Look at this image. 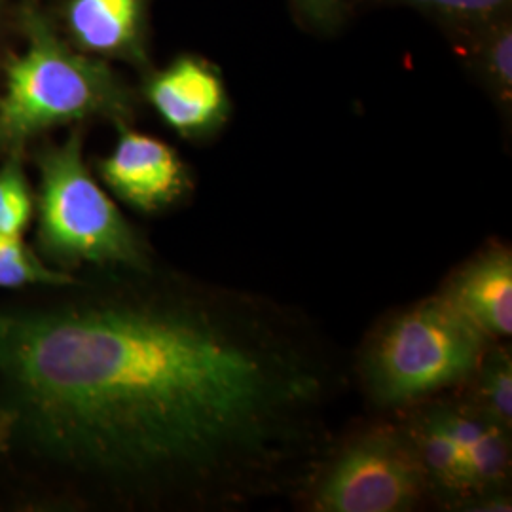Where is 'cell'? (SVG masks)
<instances>
[{"instance_id":"cell-11","label":"cell","mask_w":512,"mask_h":512,"mask_svg":"<svg viewBox=\"0 0 512 512\" xmlns=\"http://www.w3.org/2000/svg\"><path fill=\"white\" fill-rule=\"evenodd\" d=\"M403 423L404 431L420 461L429 494L448 509L471 495V484L465 471V459L456 440L448 433L440 418L437 403L421 404Z\"/></svg>"},{"instance_id":"cell-16","label":"cell","mask_w":512,"mask_h":512,"mask_svg":"<svg viewBox=\"0 0 512 512\" xmlns=\"http://www.w3.org/2000/svg\"><path fill=\"white\" fill-rule=\"evenodd\" d=\"M35 217V196L21 164V152L0 167V236H23Z\"/></svg>"},{"instance_id":"cell-7","label":"cell","mask_w":512,"mask_h":512,"mask_svg":"<svg viewBox=\"0 0 512 512\" xmlns=\"http://www.w3.org/2000/svg\"><path fill=\"white\" fill-rule=\"evenodd\" d=\"M143 92L165 124L190 141L215 137L232 114L219 67L202 55L175 57L148 76Z\"/></svg>"},{"instance_id":"cell-2","label":"cell","mask_w":512,"mask_h":512,"mask_svg":"<svg viewBox=\"0 0 512 512\" xmlns=\"http://www.w3.org/2000/svg\"><path fill=\"white\" fill-rule=\"evenodd\" d=\"M23 31L27 48L10 61L0 95V150L14 154L46 129L90 118L128 124L135 97L105 59L65 44L33 8Z\"/></svg>"},{"instance_id":"cell-6","label":"cell","mask_w":512,"mask_h":512,"mask_svg":"<svg viewBox=\"0 0 512 512\" xmlns=\"http://www.w3.org/2000/svg\"><path fill=\"white\" fill-rule=\"evenodd\" d=\"M112 194L141 213H160L181 202L192 188L190 169L164 141L118 124V139L99 165Z\"/></svg>"},{"instance_id":"cell-8","label":"cell","mask_w":512,"mask_h":512,"mask_svg":"<svg viewBox=\"0 0 512 512\" xmlns=\"http://www.w3.org/2000/svg\"><path fill=\"white\" fill-rule=\"evenodd\" d=\"M440 296L486 340L505 342L512 334V251L490 243L448 277Z\"/></svg>"},{"instance_id":"cell-4","label":"cell","mask_w":512,"mask_h":512,"mask_svg":"<svg viewBox=\"0 0 512 512\" xmlns=\"http://www.w3.org/2000/svg\"><path fill=\"white\" fill-rule=\"evenodd\" d=\"M490 340L440 294L387 317L361 351L357 374L366 399L408 408L463 385Z\"/></svg>"},{"instance_id":"cell-1","label":"cell","mask_w":512,"mask_h":512,"mask_svg":"<svg viewBox=\"0 0 512 512\" xmlns=\"http://www.w3.org/2000/svg\"><path fill=\"white\" fill-rule=\"evenodd\" d=\"M105 270L69 300L0 311V437L126 505L302 494L346 387L323 330L264 294Z\"/></svg>"},{"instance_id":"cell-3","label":"cell","mask_w":512,"mask_h":512,"mask_svg":"<svg viewBox=\"0 0 512 512\" xmlns=\"http://www.w3.org/2000/svg\"><path fill=\"white\" fill-rule=\"evenodd\" d=\"M82 131L38 154V253L63 272L93 266H154L147 241L129 224L84 162Z\"/></svg>"},{"instance_id":"cell-14","label":"cell","mask_w":512,"mask_h":512,"mask_svg":"<svg viewBox=\"0 0 512 512\" xmlns=\"http://www.w3.org/2000/svg\"><path fill=\"white\" fill-rule=\"evenodd\" d=\"M410 8L431 19L456 50L497 18L511 14L512 0H370Z\"/></svg>"},{"instance_id":"cell-15","label":"cell","mask_w":512,"mask_h":512,"mask_svg":"<svg viewBox=\"0 0 512 512\" xmlns=\"http://www.w3.org/2000/svg\"><path fill=\"white\" fill-rule=\"evenodd\" d=\"M78 279L48 264L23 236H0V289L76 287Z\"/></svg>"},{"instance_id":"cell-17","label":"cell","mask_w":512,"mask_h":512,"mask_svg":"<svg viewBox=\"0 0 512 512\" xmlns=\"http://www.w3.org/2000/svg\"><path fill=\"white\" fill-rule=\"evenodd\" d=\"M296 18L317 33L336 31L348 18L349 0H291Z\"/></svg>"},{"instance_id":"cell-5","label":"cell","mask_w":512,"mask_h":512,"mask_svg":"<svg viewBox=\"0 0 512 512\" xmlns=\"http://www.w3.org/2000/svg\"><path fill=\"white\" fill-rule=\"evenodd\" d=\"M313 512H408L429 486L403 423L380 421L330 448L302 490Z\"/></svg>"},{"instance_id":"cell-12","label":"cell","mask_w":512,"mask_h":512,"mask_svg":"<svg viewBox=\"0 0 512 512\" xmlns=\"http://www.w3.org/2000/svg\"><path fill=\"white\" fill-rule=\"evenodd\" d=\"M476 82L503 112L512 109V12L488 23L456 48Z\"/></svg>"},{"instance_id":"cell-10","label":"cell","mask_w":512,"mask_h":512,"mask_svg":"<svg viewBox=\"0 0 512 512\" xmlns=\"http://www.w3.org/2000/svg\"><path fill=\"white\" fill-rule=\"evenodd\" d=\"M440 418L465 459L471 495L509 490L512 473V440L509 429L476 412L461 397L437 403Z\"/></svg>"},{"instance_id":"cell-13","label":"cell","mask_w":512,"mask_h":512,"mask_svg":"<svg viewBox=\"0 0 512 512\" xmlns=\"http://www.w3.org/2000/svg\"><path fill=\"white\" fill-rule=\"evenodd\" d=\"M461 397L476 412L512 431V353L505 342H490Z\"/></svg>"},{"instance_id":"cell-9","label":"cell","mask_w":512,"mask_h":512,"mask_svg":"<svg viewBox=\"0 0 512 512\" xmlns=\"http://www.w3.org/2000/svg\"><path fill=\"white\" fill-rule=\"evenodd\" d=\"M148 0H69L67 29L80 52L145 67Z\"/></svg>"}]
</instances>
